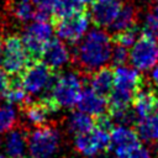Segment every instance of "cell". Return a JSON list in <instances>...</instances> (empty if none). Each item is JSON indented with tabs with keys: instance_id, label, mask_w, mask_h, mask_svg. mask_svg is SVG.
<instances>
[{
	"instance_id": "6da1fadb",
	"label": "cell",
	"mask_w": 158,
	"mask_h": 158,
	"mask_svg": "<svg viewBox=\"0 0 158 158\" xmlns=\"http://www.w3.org/2000/svg\"><path fill=\"white\" fill-rule=\"evenodd\" d=\"M111 36L101 30H91L83 41L75 43L70 59L78 73L86 79L96 69L109 64L111 56Z\"/></svg>"
},
{
	"instance_id": "7a4b0ae2",
	"label": "cell",
	"mask_w": 158,
	"mask_h": 158,
	"mask_svg": "<svg viewBox=\"0 0 158 158\" xmlns=\"http://www.w3.org/2000/svg\"><path fill=\"white\" fill-rule=\"evenodd\" d=\"M85 79L79 73L58 74L51 89L41 98L51 101L56 107L73 109L77 106Z\"/></svg>"
},
{
	"instance_id": "3957f363",
	"label": "cell",
	"mask_w": 158,
	"mask_h": 158,
	"mask_svg": "<svg viewBox=\"0 0 158 158\" xmlns=\"http://www.w3.org/2000/svg\"><path fill=\"white\" fill-rule=\"evenodd\" d=\"M58 74L59 70L49 68L42 60L30 63L21 74L22 86L27 96L31 98L37 94H41L42 96L43 94H46L53 85Z\"/></svg>"
},
{
	"instance_id": "277c9868",
	"label": "cell",
	"mask_w": 158,
	"mask_h": 158,
	"mask_svg": "<svg viewBox=\"0 0 158 158\" xmlns=\"http://www.w3.org/2000/svg\"><path fill=\"white\" fill-rule=\"evenodd\" d=\"M60 135L49 125L36 127L27 137V148L31 158H53L59 147Z\"/></svg>"
},
{
	"instance_id": "5b68a950",
	"label": "cell",
	"mask_w": 158,
	"mask_h": 158,
	"mask_svg": "<svg viewBox=\"0 0 158 158\" xmlns=\"http://www.w3.org/2000/svg\"><path fill=\"white\" fill-rule=\"evenodd\" d=\"M28 65V59L20 36H6L1 46L0 67L9 75H20Z\"/></svg>"
},
{
	"instance_id": "8992f818",
	"label": "cell",
	"mask_w": 158,
	"mask_h": 158,
	"mask_svg": "<svg viewBox=\"0 0 158 158\" xmlns=\"http://www.w3.org/2000/svg\"><path fill=\"white\" fill-rule=\"evenodd\" d=\"M90 21V12L89 7L81 9L60 21L53 23V28L63 42H67L69 44H75L81 40V37L85 35L88 26Z\"/></svg>"
},
{
	"instance_id": "52a82bcc",
	"label": "cell",
	"mask_w": 158,
	"mask_h": 158,
	"mask_svg": "<svg viewBox=\"0 0 158 158\" xmlns=\"http://www.w3.org/2000/svg\"><path fill=\"white\" fill-rule=\"evenodd\" d=\"M158 62V42L141 35L130 51V63L137 70H149Z\"/></svg>"
},
{
	"instance_id": "ba28073f",
	"label": "cell",
	"mask_w": 158,
	"mask_h": 158,
	"mask_svg": "<svg viewBox=\"0 0 158 158\" xmlns=\"http://www.w3.org/2000/svg\"><path fill=\"white\" fill-rule=\"evenodd\" d=\"M141 144L137 132L125 125H116L110 131V146L115 158H127V156Z\"/></svg>"
},
{
	"instance_id": "9c48e42d",
	"label": "cell",
	"mask_w": 158,
	"mask_h": 158,
	"mask_svg": "<svg viewBox=\"0 0 158 158\" xmlns=\"http://www.w3.org/2000/svg\"><path fill=\"white\" fill-rule=\"evenodd\" d=\"M109 146L110 132L104 131L96 126L86 133L75 136L74 139L75 149L85 157H94L98 153L109 149Z\"/></svg>"
},
{
	"instance_id": "30bf717a",
	"label": "cell",
	"mask_w": 158,
	"mask_h": 158,
	"mask_svg": "<svg viewBox=\"0 0 158 158\" xmlns=\"http://www.w3.org/2000/svg\"><path fill=\"white\" fill-rule=\"evenodd\" d=\"M121 5L122 1L120 0H94L91 10H89L91 22L99 28L109 27L118 14Z\"/></svg>"
},
{
	"instance_id": "8fae6325",
	"label": "cell",
	"mask_w": 158,
	"mask_h": 158,
	"mask_svg": "<svg viewBox=\"0 0 158 158\" xmlns=\"http://www.w3.org/2000/svg\"><path fill=\"white\" fill-rule=\"evenodd\" d=\"M144 84L143 75H141L136 68L122 65L114 69V88L116 89L128 91L135 96Z\"/></svg>"
},
{
	"instance_id": "7c38bea8",
	"label": "cell",
	"mask_w": 158,
	"mask_h": 158,
	"mask_svg": "<svg viewBox=\"0 0 158 158\" xmlns=\"http://www.w3.org/2000/svg\"><path fill=\"white\" fill-rule=\"evenodd\" d=\"M70 60L69 51L64 42L58 37H52L46 44L42 62L54 70H59L65 63Z\"/></svg>"
},
{
	"instance_id": "4fadbf2b",
	"label": "cell",
	"mask_w": 158,
	"mask_h": 158,
	"mask_svg": "<svg viewBox=\"0 0 158 158\" xmlns=\"http://www.w3.org/2000/svg\"><path fill=\"white\" fill-rule=\"evenodd\" d=\"M114 69L115 68L110 65H104L85 79V81L89 83V86L106 100L114 89Z\"/></svg>"
},
{
	"instance_id": "5bb4252c",
	"label": "cell",
	"mask_w": 158,
	"mask_h": 158,
	"mask_svg": "<svg viewBox=\"0 0 158 158\" xmlns=\"http://www.w3.org/2000/svg\"><path fill=\"white\" fill-rule=\"evenodd\" d=\"M77 107L79 111L91 115L96 117L107 111V100L99 94H96L90 86L81 90L79 100L77 102Z\"/></svg>"
},
{
	"instance_id": "9a60e30c",
	"label": "cell",
	"mask_w": 158,
	"mask_h": 158,
	"mask_svg": "<svg viewBox=\"0 0 158 158\" xmlns=\"http://www.w3.org/2000/svg\"><path fill=\"white\" fill-rule=\"evenodd\" d=\"M132 106L138 118L144 117L154 111H158V94L152 88H146V84L135 95Z\"/></svg>"
},
{
	"instance_id": "2e32d148",
	"label": "cell",
	"mask_w": 158,
	"mask_h": 158,
	"mask_svg": "<svg viewBox=\"0 0 158 158\" xmlns=\"http://www.w3.org/2000/svg\"><path fill=\"white\" fill-rule=\"evenodd\" d=\"M27 132L23 128H12L7 132L4 142V149L10 158H19L25 154L27 148Z\"/></svg>"
},
{
	"instance_id": "e0dca14e",
	"label": "cell",
	"mask_w": 158,
	"mask_h": 158,
	"mask_svg": "<svg viewBox=\"0 0 158 158\" xmlns=\"http://www.w3.org/2000/svg\"><path fill=\"white\" fill-rule=\"evenodd\" d=\"M138 20H139V9L132 2H122L118 14L116 15L115 20L109 26V28L114 32L130 28L135 25H138Z\"/></svg>"
},
{
	"instance_id": "ac0fdd59",
	"label": "cell",
	"mask_w": 158,
	"mask_h": 158,
	"mask_svg": "<svg viewBox=\"0 0 158 158\" xmlns=\"http://www.w3.org/2000/svg\"><path fill=\"white\" fill-rule=\"evenodd\" d=\"M135 131L144 142L158 141V111H154L135 122Z\"/></svg>"
},
{
	"instance_id": "d6986e66",
	"label": "cell",
	"mask_w": 158,
	"mask_h": 158,
	"mask_svg": "<svg viewBox=\"0 0 158 158\" xmlns=\"http://www.w3.org/2000/svg\"><path fill=\"white\" fill-rule=\"evenodd\" d=\"M67 126H68L69 132L73 133L74 136L83 135V133L91 131L95 127V118L91 115L78 110V111L72 112V115L68 118Z\"/></svg>"
},
{
	"instance_id": "ffe728a7",
	"label": "cell",
	"mask_w": 158,
	"mask_h": 158,
	"mask_svg": "<svg viewBox=\"0 0 158 158\" xmlns=\"http://www.w3.org/2000/svg\"><path fill=\"white\" fill-rule=\"evenodd\" d=\"M7 9L10 14L19 21L28 22L31 20H35L36 9L32 0H9Z\"/></svg>"
},
{
	"instance_id": "44dd1931",
	"label": "cell",
	"mask_w": 158,
	"mask_h": 158,
	"mask_svg": "<svg viewBox=\"0 0 158 158\" xmlns=\"http://www.w3.org/2000/svg\"><path fill=\"white\" fill-rule=\"evenodd\" d=\"M141 35H142V30L138 27V25H135L130 28H125V30L114 32L111 36V41H112V43L121 44V46H125L128 48L137 41V38Z\"/></svg>"
},
{
	"instance_id": "7402d4cb",
	"label": "cell",
	"mask_w": 158,
	"mask_h": 158,
	"mask_svg": "<svg viewBox=\"0 0 158 158\" xmlns=\"http://www.w3.org/2000/svg\"><path fill=\"white\" fill-rule=\"evenodd\" d=\"M17 116L16 111L12 107V104L0 105V133H7L16 126Z\"/></svg>"
},
{
	"instance_id": "603a6c76",
	"label": "cell",
	"mask_w": 158,
	"mask_h": 158,
	"mask_svg": "<svg viewBox=\"0 0 158 158\" xmlns=\"http://www.w3.org/2000/svg\"><path fill=\"white\" fill-rule=\"evenodd\" d=\"M112 48H111V56H110V62L107 65L116 68V67H122L126 65L130 62V51L127 47L121 46V44H116L112 43Z\"/></svg>"
},
{
	"instance_id": "cb8c5ba5",
	"label": "cell",
	"mask_w": 158,
	"mask_h": 158,
	"mask_svg": "<svg viewBox=\"0 0 158 158\" xmlns=\"http://www.w3.org/2000/svg\"><path fill=\"white\" fill-rule=\"evenodd\" d=\"M141 30H142L143 35H146V36H148V37H151L158 42V16L149 12L146 16L143 27Z\"/></svg>"
},
{
	"instance_id": "d4e9b609",
	"label": "cell",
	"mask_w": 158,
	"mask_h": 158,
	"mask_svg": "<svg viewBox=\"0 0 158 158\" xmlns=\"http://www.w3.org/2000/svg\"><path fill=\"white\" fill-rule=\"evenodd\" d=\"M127 158H152V156H151V152L148 148L139 144L127 156Z\"/></svg>"
},
{
	"instance_id": "484cf974",
	"label": "cell",
	"mask_w": 158,
	"mask_h": 158,
	"mask_svg": "<svg viewBox=\"0 0 158 158\" xmlns=\"http://www.w3.org/2000/svg\"><path fill=\"white\" fill-rule=\"evenodd\" d=\"M9 74L0 67V96H4V94L6 93L7 88H9Z\"/></svg>"
},
{
	"instance_id": "4316f807",
	"label": "cell",
	"mask_w": 158,
	"mask_h": 158,
	"mask_svg": "<svg viewBox=\"0 0 158 158\" xmlns=\"http://www.w3.org/2000/svg\"><path fill=\"white\" fill-rule=\"evenodd\" d=\"M79 9H86L89 7V5H91V2L94 0H72Z\"/></svg>"
},
{
	"instance_id": "83f0119b",
	"label": "cell",
	"mask_w": 158,
	"mask_h": 158,
	"mask_svg": "<svg viewBox=\"0 0 158 158\" xmlns=\"http://www.w3.org/2000/svg\"><path fill=\"white\" fill-rule=\"evenodd\" d=\"M149 12L158 16V0H152L149 4Z\"/></svg>"
},
{
	"instance_id": "f1b7e54d",
	"label": "cell",
	"mask_w": 158,
	"mask_h": 158,
	"mask_svg": "<svg viewBox=\"0 0 158 158\" xmlns=\"http://www.w3.org/2000/svg\"><path fill=\"white\" fill-rule=\"evenodd\" d=\"M152 79H153V81L158 85V64H157L156 69H154V70H153V73H152Z\"/></svg>"
},
{
	"instance_id": "f546056e",
	"label": "cell",
	"mask_w": 158,
	"mask_h": 158,
	"mask_svg": "<svg viewBox=\"0 0 158 158\" xmlns=\"http://www.w3.org/2000/svg\"><path fill=\"white\" fill-rule=\"evenodd\" d=\"M1 46H2V38L0 37V56H1Z\"/></svg>"
},
{
	"instance_id": "4dcf8cb0",
	"label": "cell",
	"mask_w": 158,
	"mask_h": 158,
	"mask_svg": "<svg viewBox=\"0 0 158 158\" xmlns=\"http://www.w3.org/2000/svg\"><path fill=\"white\" fill-rule=\"evenodd\" d=\"M156 152H157V154H158V141H157V144H156Z\"/></svg>"
},
{
	"instance_id": "1f68e13d",
	"label": "cell",
	"mask_w": 158,
	"mask_h": 158,
	"mask_svg": "<svg viewBox=\"0 0 158 158\" xmlns=\"http://www.w3.org/2000/svg\"><path fill=\"white\" fill-rule=\"evenodd\" d=\"M0 158H7V157H5V156H2V154H0Z\"/></svg>"
},
{
	"instance_id": "d6a6232c",
	"label": "cell",
	"mask_w": 158,
	"mask_h": 158,
	"mask_svg": "<svg viewBox=\"0 0 158 158\" xmlns=\"http://www.w3.org/2000/svg\"><path fill=\"white\" fill-rule=\"evenodd\" d=\"M19 158H25V157H23V156H22V157H19Z\"/></svg>"
}]
</instances>
